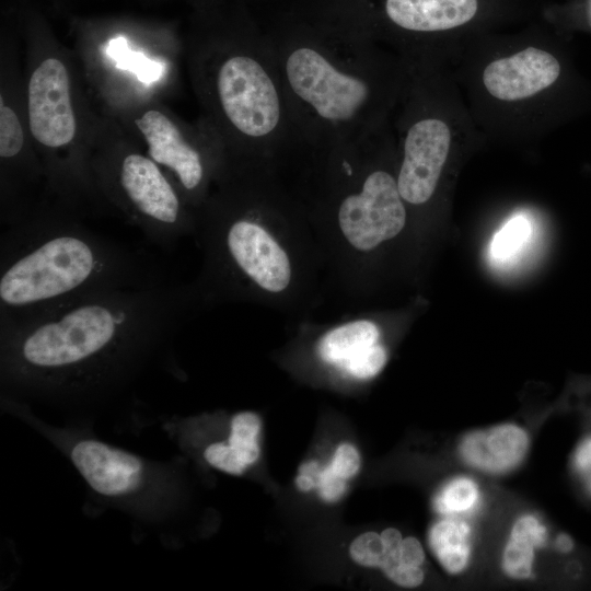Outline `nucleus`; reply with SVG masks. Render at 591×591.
Listing matches in <instances>:
<instances>
[{
  "label": "nucleus",
  "mask_w": 591,
  "mask_h": 591,
  "mask_svg": "<svg viewBox=\"0 0 591 591\" xmlns=\"http://www.w3.org/2000/svg\"><path fill=\"white\" fill-rule=\"evenodd\" d=\"M259 431L260 419L252 412L239 413L231 420L230 436L225 444L246 467L258 460Z\"/></svg>",
  "instance_id": "obj_17"
},
{
  "label": "nucleus",
  "mask_w": 591,
  "mask_h": 591,
  "mask_svg": "<svg viewBox=\"0 0 591 591\" xmlns=\"http://www.w3.org/2000/svg\"><path fill=\"white\" fill-rule=\"evenodd\" d=\"M193 299L192 288L170 280L0 325L5 376L28 389L96 390L171 337Z\"/></svg>",
  "instance_id": "obj_1"
},
{
  "label": "nucleus",
  "mask_w": 591,
  "mask_h": 591,
  "mask_svg": "<svg viewBox=\"0 0 591 591\" xmlns=\"http://www.w3.org/2000/svg\"><path fill=\"white\" fill-rule=\"evenodd\" d=\"M135 138L197 212L229 165L225 147L204 117L188 123L154 95H131L99 107Z\"/></svg>",
  "instance_id": "obj_8"
},
{
  "label": "nucleus",
  "mask_w": 591,
  "mask_h": 591,
  "mask_svg": "<svg viewBox=\"0 0 591 591\" xmlns=\"http://www.w3.org/2000/svg\"><path fill=\"white\" fill-rule=\"evenodd\" d=\"M383 572L394 583L405 588L418 587L425 577L420 567L406 565L402 561L389 567Z\"/></svg>",
  "instance_id": "obj_25"
},
{
  "label": "nucleus",
  "mask_w": 591,
  "mask_h": 591,
  "mask_svg": "<svg viewBox=\"0 0 591 591\" xmlns=\"http://www.w3.org/2000/svg\"><path fill=\"white\" fill-rule=\"evenodd\" d=\"M399 558L403 564L420 567L425 560V553L419 541L412 536L403 538L399 546Z\"/></svg>",
  "instance_id": "obj_26"
},
{
  "label": "nucleus",
  "mask_w": 591,
  "mask_h": 591,
  "mask_svg": "<svg viewBox=\"0 0 591 591\" xmlns=\"http://www.w3.org/2000/svg\"><path fill=\"white\" fill-rule=\"evenodd\" d=\"M15 26V25H14ZM18 30L2 27L0 40V220L4 228L46 204V175L28 129Z\"/></svg>",
  "instance_id": "obj_9"
},
{
  "label": "nucleus",
  "mask_w": 591,
  "mask_h": 591,
  "mask_svg": "<svg viewBox=\"0 0 591 591\" xmlns=\"http://www.w3.org/2000/svg\"><path fill=\"white\" fill-rule=\"evenodd\" d=\"M468 526L456 520H441L430 530L429 544L442 567L459 573L470 558Z\"/></svg>",
  "instance_id": "obj_16"
},
{
  "label": "nucleus",
  "mask_w": 591,
  "mask_h": 591,
  "mask_svg": "<svg viewBox=\"0 0 591 591\" xmlns=\"http://www.w3.org/2000/svg\"><path fill=\"white\" fill-rule=\"evenodd\" d=\"M546 540V530L532 515H524L514 523L502 555L503 570L512 578L531 576L534 548Z\"/></svg>",
  "instance_id": "obj_14"
},
{
  "label": "nucleus",
  "mask_w": 591,
  "mask_h": 591,
  "mask_svg": "<svg viewBox=\"0 0 591 591\" xmlns=\"http://www.w3.org/2000/svg\"><path fill=\"white\" fill-rule=\"evenodd\" d=\"M575 464L581 472L591 470V438L587 439L577 450Z\"/></svg>",
  "instance_id": "obj_27"
},
{
  "label": "nucleus",
  "mask_w": 591,
  "mask_h": 591,
  "mask_svg": "<svg viewBox=\"0 0 591 591\" xmlns=\"http://www.w3.org/2000/svg\"><path fill=\"white\" fill-rule=\"evenodd\" d=\"M12 15L25 48V111L45 170L47 204L80 219L115 216L93 176L101 111L77 59L39 11L20 4Z\"/></svg>",
  "instance_id": "obj_5"
},
{
  "label": "nucleus",
  "mask_w": 591,
  "mask_h": 591,
  "mask_svg": "<svg viewBox=\"0 0 591 591\" xmlns=\"http://www.w3.org/2000/svg\"><path fill=\"white\" fill-rule=\"evenodd\" d=\"M329 466L336 475L348 479L357 474L360 467V455L354 445L341 443L336 448Z\"/></svg>",
  "instance_id": "obj_23"
},
{
  "label": "nucleus",
  "mask_w": 591,
  "mask_h": 591,
  "mask_svg": "<svg viewBox=\"0 0 591 591\" xmlns=\"http://www.w3.org/2000/svg\"><path fill=\"white\" fill-rule=\"evenodd\" d=\"M92 171L101 196L115 215L125 217L161 248L172 250L197 225L198 212L167 173L102 111Z\"/></svg>",
  "instance_id": "obj_7"
},
{
  "label": "nucleus",
  "mask_w": 591,
  "mask_h": 591,
  "mask_svg": "<svg viewBox=\"0 0 591 591\" xmlns=\"http://www.w3.org/2000/svg\"><path fill=\"white\" fill-rule=\"evenodd\" d=\"M478 499L476 484L466 477L451 480L437 498V509L443 513L470 510Z\"/></svg>",
  "instance_id": "obj_19"
},
{
  "label": "nucleus",
  "mask_w": 591,
  "mask_h": 591,
  "mask_svg": "<svg viewBox=\"0 0 591 591\" xmlns=\"http://www.w3.org/2000/svg\"><path fill=\"white\" fill-rule=\"evenodd\" d=\"M192 9H199L209 4H212L219 0H184Z\"/></svg>",
  "instance_id": "obj_31"
},
{
  "label": "nucleus",
  "mask_w": 591,
  "mask_h": 591,
  "mask_svg": "<svg viewBox=\"0 0 591 591\" xmlns=\"http://www.w3.org/2000/svg\"><path fill=\"white\" fill-rule=\"evenodd\" d=\"M378 326L367 320L343 324L321 339L318 352L321 358L337 367L356 352L378 343Z\"/></svg>",
  "instance_id": "obj_15"
},
{
  "label": "nucleus",
  "mask_w": 591,
  "mask_h": 591,
  "mask_svg": "<svg viewBox=\"0 0 591 591\" xmlns=\"http://www.w3.org/2000/svg\"><path fill=\"white\" fill-rule=\"evenodd\" d=\"M321 498L328 502L337 501L346 491V479L336 475L329 465L321 468L315 478Z\"/></svg>",
  "instance_id": "obj_24"
},
{
  "label": "nucleus",
  "mask_w": 591,
  "mask_h": 591,
  "mask_svg": "<svg viewBox=\"0 0 591 591\" xmlns=\"http://www.w3.org/2000/svg\"><path fill=\"white\" fill-rule=\"evenodd\" d=\"M559 73L560 65L552 54L528 47L489 62L483 71V83L495 99L519 101L551 86Z\"/></svg>",
  "instance_id": "obj_11"
},
{
  "label": "nucleus",
  "mask_w": 591,
  "mask_h": 591,
  "mask_svg": "<svg viewBox=\"0 0 591 591\" xmlns=\"http://www.w3.org/2000/svg\"><path fill=\"white\" fill-rule=\"evenodd\" d=\"M204 455L209 465L224 473L241 475L246 470V466L231 452L225 442L208 445Z\"/></svg>",
  "instance_id": "obj_22"
},
{
  "label": "nucleus",
  "mask_w": 591,
  "mask_h": 591,
  "mask_svg": "<svg viewBox=\"0 0 591 591\" xmlns=\"http://www.w3.org/2000/svg\"><path fill=\"white\" fill-rule=\"evenodd\" d=\"M246 1L247 3L250 2H259V1H278V0H244Z\"/></svg>",
  "instance_id": "obj_32"
},
{
  "label": "nucleus",
  "mask_w": 591,
  "mask_h": 591,
  "mask_svg": "<svg viewBox=\"0 0 591 591\" xmlns=\"http://www.w3.org/2000/svg\"><path fill=\"white\" fill-rule=\"evenodd\" d=\"M381 538H382L385 552L397 549L403 540L401 532L394 528L385 529L381 533Z\"/></svg>",
  "instance_id": "obj_28"
},
{
  "label": "nucleus",
  "mask_w": 591,
  "mask_h": 591,
  "mask_svg": "<svg viewBox=\"0 0 591 591\" xmlns=\"http://www.w3.org/2000/svg\"><path fill=\"white\" fill-rule=\"evenodd\" d=\"M556 546L561 552H568L572 547V541L567 535H559L556 540Z\"/></svg>",
  "instance_id": "obj_30"
},
{
  "label": "nucleus",
  "mask_w": 591,
  "mask_h": 591,
  "mask_svg": "<svg viewBox=\"0 0 591 591\" xmlns=\"http://www.w3.org/2000/svg\"><path fill=\"white\" fill-rule=\"evenodd\" d=\"M386 358L384 347L376 343L350 356L338 367L357 379H369L383 369Z\"/></svg>",
  "instance_id": "obj_20"
},
{
  "label": "nucleus",
  "mask_w": 591,
  "mask_h": 591,
  "mask_svg": "<svg viewBox=\"0 0 591 591\" xmlns=\"http://www.w3.org/2000/svg\"><path fill=\"white\" fill-rule=\"evenodd\" d=\"M532 235V225L523 215L510 218L494 235L489 252L491 258L501 264L514 259Z\"/></svg>",
  "instance_id": "obj_18"
},
{
  "label": "nucleus",
  "mask_w": 591,
  "mask_h": 591,
  "mask_svg": "<svg viewBox=\"0 0 591 591\" xmlns=\"http://www.w3.org/2000/svg\"><path fill=\"white\" fill-rule=\"evenodd\" d=\"M296 485L300 490L309 491L316 487V482L312 476L299 473L296 478Z\"/></svg>",
  "instance_id": "obj_29"
},
{
  "label": "nucleus",
  "mask_w": 591,
  "mask_h": 591,
  "mask_svg": "<svg viewBox=\"0 0 591 591\" xmlns=\"http://www.w3.org/2000/svg\"><path fill=\"white\" fill-rule=\"evenodd\" d=\"M77 62L100 107L131 95L162 97L177 85L184 38L173 23L132 15L76 18Z\"/></svg>",
  "instance_id": "obj_6"
},
{
  "label": "nucleus",
  "mask_w": 591,
  "mask_h": 591,
  "mask_svg": "<svg viewBox=\"0 0 591 591\" xmlns=\"http://www.w3.org/2000/svg\"><path fill=\"white\" fill-rule=\"evenodd\" d=\"M72 463L96 493L119 497L136 489L142 479L140 459L97 440H81L71 450Z\"/></svg>",
  "instance_id": "obj_12"
},
{
  "label": "nucleus",
  "mask_w": 591,
  "mask_h": 591,
  "mask_svg": "<svg viewBox=\"0 0 591 591\" xmlns=\"http://www.w3.org/2000/svg\"><path fill=\"white\" fill-rule=\"evenodd\" d=\"M352 560L364 567L381 566L385 549L381 534L375 532H366L357 536L349 548Z\"/></svg>",
  "instance_id": "obj_21"
},
{
  "label": "nucleus",
  "mask_w": 591,
  "mask_h": 591,
  "mask_svg": "<svg viewBox=\"0 0 591 591\" xmlns=\"http://www.w3.org/2000/svg\"><path fill=\"white\" fill-rule=\"evenodd\" d=\"M244 0L192 9L185 60L200 115L230 161L271 165L301 149L275 51Z\"/></svg>",
  "instance_id": "obj_2"
},
{
  "label": "nucleus",
  "mask_w": 591,
  "mask_h": 591,
  "mask_svg": "<svg viewBox=\"0 0 591 591\" xmlns=\"http://www.w3.org/2000/svg\"><path fill=\"white\" fill-rule=\"evenodd\" d=\"M528 445L526 432L507 424L471 432L461 442L460 452L470 465L489 473H501L523 460Z\"/></svg>",
  "instance_id": "obj_13"
},
{
  "label": "nucleus",
  "mask_w": 591,
  "mask_h": 591,
  "mask_svg": "<svg viewBox=\"0 0 591 591\" xmlns=\"http://www.w3.org/2000/svg\"><path fill=\"white\" fill-rule=\"evenodd\" d=\"M301 150L321 149L382 125L403 72L380 45L300 3L264 25Z\"/></svg>",
  "instance_id": "obj_3"
},
{
  "label": "nucleus",
  "mask_w": 591,
  "mask_h": 591,
  "mask_svg": "<svg viewBox=\"0 0 591 591\" xmlns=\"http://www.w3.org/2000/svg\"><path fill=\"white\" fill-rule=\"evenodd\" d=\"M402 134L397 185L404 201L419 206L434 194L451 146V130L440 117L409 114Z\"/></svg>",
  "instance_id": "obj_10"
},
{
  "label": "nucleus",
  "mask_w": 591,
  "mask_h": 591,
  "mask_svg": "<svg viewBox=\"0 0 591 591\" xmlns=\"http://www.w3.org/2000/svg\"><path fill=\"white\" fill-rule=\"evenodd\" d=\"M170 281L142 252L108 240L83 219L45 205L0 239V325L86 299Z\"/></svg>",
  "instance_id": "obj_4"
}]
</instances>
